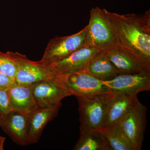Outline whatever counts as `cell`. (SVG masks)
Returning a JSON list of instances; mask_svg holds the SVG:
<instances>
[{"label": "cell", "instance_id": "6da1fadb", "mask_svg": "<svg viewBox=\"0 0 150 150\" xmlns=\"http://www.w3.org/2000/svg\"><path fill=\"white\" fill-rule=\"evenodd\" d=\"M117 33L119 46L150 69V11L142 15L120 14L104 8Z\"/></svg>", "mask_w": 150, "mask_h": 150}, {"label": "cell", "instance_id": "7a4b0ae2", "mask_svg": "<svg viewBox=\"0 0 150 150\" xmlns=\"http://www.w3.org/2000/svg\"><path fill=\"white\" fill-rule=\"evenodd\" d=\"M87 26L90 46L100 51L119 46L117 33L104 8H92Z\"/></svg>", "mask_w": 150, "mask_h": 150}, {"label": "cell", "instance_id": "3957f363", "mask_svg": "<svg viewBox=\"0 0 150 150\" xmlns=\"http://www.w3.org/2000/svg\"><path fill=\"white\" fill-rule=\"evenodd\" d=\"M112 93L76 97L80 128L98 130L104 126L106 112Z\"/></svg>", "mask_w": 150, "mask_h": 150}, {"label": "cell", "instance_id": "277c9868", "mask_svg": "<svg viewBox=\"0 0 150 150\" xmlns=\"http://www.w3.org/2000/svg\"><path fill=\"white\" fill-rule=\"evenodd\" d=\"M90 46L86 25L73 35L56 37L49 40L44 51L41 63L51 64L67 58L79 49Z\"/></svg>", "mask_w": 150, "mask_h": 150}, {"label": "cell", "instance_id": "5b68a950", "mask_svg": "<svg viewBox=\"0 0 150 150\" xmlns=\"http://www.w3.org/2000/svg\"><path fill=\"white\" fill-rule=\"evenodd\" d=\"M61 79L71 95L76 97L90 96L110 93L103 81L86 71L61 74Z\"/></svg>", "mask_w": 150, "mask_h": 150}, {"label": "cell", "instance_id": "8992f818", "mask_svg": "<svg viewBox=\"0 0 150 150\" xmlns=\"http://www.w3.org/2000/svg\"><path fill=\"white\" fill-rule=\"evenodd\" d=\"M147 108L137 100L118 124L133 150L142 149L146 126Z\"/></svg>", "mask_w": 150, "mask_h": 150}, {"label": "cell", "instance_id": "52a82bcc", "mask_svg": "<svg viewBox=\"0 0 150 150\" xmlns=\"http://www.w3.org/2000/svg\"><path fill=\"white\" fill-rule=\"evenodd\" d=\"M17 62L18 69L15 78L16 83L32 85L41 81L54 79L59 74L54 71L50 64L33 62L25 55L14 52Z\"/></svg>", "mask_w": 150, "mask_h": 150}, {"label": "cell", "instance_id": "ba28073f", "mask_svg": "<svg viewBox=\"0 0 150 150\" xmlns=\"http://www.w3.org/2000/svg\"><path fill=\"white\" fill-rule=\"evenodd\" d=\"M31 86L38 107H54L61 103L65 98L72 96L62 84L60 74L56 79L38 82L33 84Z\"/></svg>", "mask_w": 150, "mask_h": 150}, {"label": "cell", "instance_id": "9c48e42d", "mask_svg": "<svg viewBox=\"0 0 150 150\" xmlns=\"http://www.w3.org/2000/svg\"><path fill=\"white\" fill-rule=\"evenodd\" d=\"M103 81L112 93L137 96L140 92L150 90V72L119 74Z\"/></svg>", "mask_w": 150, "mask_h": 150}, {"label": "cell", "instance_id": "30bf717a", "mask_svg": "<svg viewBox=\"0 0 150 150\" xmlns=\"http://www.w3.org/2000/svg\"><path fill=\"white\" fill-rule=\"evenodd\" d=\"M28 114L13 110L0 117V128L17 145L29 144Z\"/></svg>", "mask_w": 150, "mask_h": 150}, {"label": "cell", "instance_id": "8fae6325", "mask_svg": "<svg viewBox=\"0 0 150 150\" xmlns=\"http://www.w3.org/2000/svg\"><path fill=\"white\" fill-rule=\"evenodd\" d=\"M100 51L92 46H85L66 59L50 65L56 73L60 74L86 71L91 59Z\"/></svg>", "mask_w": 150, "mask_h": 150}, {"label": "cell", "instance_id": "7c38bea8", "mask_svg": "<svg viewBox=\"0 0 150 150\" xmlns=\"http://www.w3.org/2000/svg\"><path fill=\"white\" fill-rule=\"evenodd\" d=\"M104 51L108 59L114 65L119 74L150 72V69L137 57L120 46Z\"/></svg>", "mask_w": 150, "mask_h": 150}, {"label": "cell", "instance_id": "4fadbf2b", "mask_svg": "<svg viewBox=\"0 0 150 150\" xmlns=\"http://www.w3.org/2000/svg\"><path fill=\"white\" fill-rule=\"evenodd\" d=\"M62 106L60 103L51 108L37 107L28 115V144L39 141L43 129L48 122L56 117Z\"/></svg>", "mask_w": 150, "mask_h": 150}, {"label": "cell", "instance_id": "5bb4252c", "mask_svg": "<svg viewBox=\"0 0 150 150\" xmlns=\"http://www.w3.org/2000/svg\"><path fill=\"white\" fill-rule=\"evenodd\" d=\"M138 100L137 96L112 93V98L108 107L103 127L118 125Z\"/></svg>", "mask_w": 150, "mask_h": 150}, {"label": "cell", "instance_id": "9a60e30c", "mask_svg": "<svg viewBox=\"0 0 150 150\" xmlns=\"http://www.w3.org/2000/svg\"><path fill=\"white\" fill-rule=\"evenodd\" d=\"M14 110L28 114L38 107L33 97L31 85L14 83L8 88Z\"/></svg>", "mask_w": 150, "mask_h": 150}, {"label": "cell", "instance_id": "2e32d148", "mask_svg": "<svg viewBox=\"0 0 150 150\" xmlns=\"http://www.w3.org/2000/svg\"><path fill=\"white\" fill-rule=\"evenodd\" d=\"M86 71L103 81L110 80L119 75L104 51H100L94 56Z\"/></svg>", "mask_w": 150, "mask_h": 150}, {"label": "cell", "instance_id": "e0dca14e", "mask_svg": "<svg viewBox=\"0 0 150 150\" xmlns=\"http://www.w3.org/2000/svg\"><path fill=\"white\" fill-rule=\"evenodd\" d=\"M73 150H108V149L99 130L80 128L79 138Z\"/></svg>", "mask_w": 150, "mask_h": 150}, {"label": "cell", "instance_id": "ac0fdd59", "mask_svg": "<svg viewBox=\"0 0 150 150\" xmlns=\"http://www.w3.org/2000/svg\"><path fill=\"white\" fill-rule=\"evenodd\" d=\"M98 130L102 134L108 150H133L118 125L103 127Z\"/></svg>", "mask_w": 150, "mask_h": 150}, {"label": "cell", "instance_id": "d6986e66", "mask_svg": "<svg viewBox=\"0 0 150 150\" xmlns=\"http://www.w3.org/2000/svg\"><path fill=\"white\" fill-rule=\"evenodd\" d=\"M17 69V62L14 52L0 51V72L15 81Z\"/></svg>", "mask_w": 150, "mask_h": 150}, {"label": "cell", "instance_id": "ffe728a7", "mask_svg": "<svg viewBox=\"0 0 150 150\" xmlns=\"http://www.w3.org/2000/svg\"><path fill=\"white\" fill-rule=\"evenodd\" d=\"M13 110L10 100L8 88L0 89V117Z\"/></svg>", "mask_w": 150, "mask_h": 150}, {"label": "cell", "instance_id": "44dd1931", "mask_svg": "<svg viewBox=\"0 0 150 150\" xmlns=\"http://www.w3.org/2000/svg\"><path fill=\"white\" fill-rule=\"evenodd\" d=\"M15 83V81L0 72V89H8Z\"/></svg>", "mask_w": 150, "mask_h": 150}, {"label": "cell", "instance_id": "7402d4cb", "mask_svg": "<svg viewBox=\"0 0 150 150\" xmlns=\"http://www.w3.org/2000/svg\"><path fill=\"white\" fill-rule=\"evenodd\" d=\"M6 140V138L0 136V150H4V145Z\"/></svg>", "mask_w": 150, "mask_h": 150}]
</instances>
